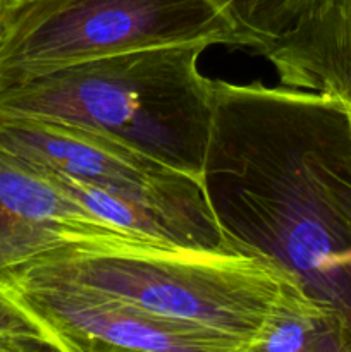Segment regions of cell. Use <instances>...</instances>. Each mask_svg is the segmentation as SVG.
I'll use <instances>...</instances> for the list:
<instances>
[{"mask_svg": "<svg viewBox=\"0 0 351 352\" xmlns=\"http://www.w3.org/2000/svg\"><path fill=\"white\" fill-rule=\"evenodd\" d=\"M203 191L222 248L264 256L351 322V140L346 102L213 79Z\"/></svg>", "mask_w": 351, "mask_h": 352, "instance_id": "1", "label": "cell"}, {"mask_svg": "<svg viewBox=\"0 0 351 352\" xmlns=\"http://www.w3.org/2000/svg\"><path fill=\"white\" fill-rule=\"evenodd\" d=\"M205 43L141 48L0 85V117L57 120L126 141L203 186L213 79Z\"/></svg>", "mask_w": 351, "mask_h": 352, "instance_id": "2", "label": "cell"}, {"mask_svg": "<svg viewBox=\"0 0 351 352\" xmlns=\"http://www.w3.org/2000/svg\"><path fill=\"white\" fill-rule=\"evenodd\" d=\"M7 274L86 285L155 315L226 333L244 352L253 349L282 296L301 285L264 256L178 244L67 250Z\"/></svg>", "mask_w": 351, "mask_h": 352, "instance_id": "3", "label": "cell"}, {"mask_svg": "<svg viewBox=\"0 0 351 352\" xmlns=\"http://www.w3.org/2000/svg\"><path fill=\"white\" fill-rule=\"evenodd\" d=\"M234 45L209 0H9L0 28V85L62 65L167 45Z\"/></svg>", "mask_w": 351, "mask_h": 352, "instance_id": "4", "label": "cell"}, {"mask_svg": "<svg viewBox=\"0 0 351 352\" xmlns=\"http://www.w3.org/2000/svg\"><path fill=\"white\" fill-rule=\"evenodd\" d=\"M0 151L151 210L174 227L184 246L222 248L203 186L119 138L57 120L0 117Z\"/></svg>", "mask_w": 351, "mask_h": 352, "instance_id": "5", "label": "cell"}, {"mask_svg": "<svg viewBox=\"0 0 351 352\" xmlns=\"http://www.w3.org/2000/svg\"><path fill=\"white\" fill-rule=\"evenodd\" d=\"M0 291L43 327L61 352H244L226 333L155 315L86 285L3 274Z\"/></svg>", "mask_w": 351, "mask_h": 352, "instance_id": "6", "label": "cell"}, {"mask_svg": "<svg viewBox=\"0 0 351 352\" xmlns=\"http://www.w3.org/2000/svg\"><path fill=\"white\" fill-rule=\"evenodd\" d=\"M136 246L176 244L153 243L98 219L47 174L0 151V275L61 251Z\"/></svg>", "mask_w": 351, "mask_h": 352, "instance_id": "7", "label": "cell"}, {"mask_svg": "<svg viewBox=\"0 0 351 352\" xmlns=\"http://www.w3.org/2000/svg\"><path fill=\"white\" fill-rule=\"evenodd\" d=\"M258 54L281 86L351 103V0H305L291 26Z\"/></svg>", "mask_w": 351, "mask_h": 352, "instance_id": "8", "label": "cell"}, {"mask_svg": "<svg viewBox=\"0 0 351 352\" xmlns=\"http://www.w3.org/2000/svg\"><path fill=\"white\" fill-rule=\"evenodd\" d=\"M351 351V322L329 302L292 285L272 309L251 352Z\"/></svg>", "mask_w": 351, "mask_h": 352, "instance_id": "9", "label": "cell"}, {"mask_svg": "<svg viewBox=\"0 0 351 352\" xmlns=\"http://www.w3.org/2000/svg\"><path fill=\"white\" fill-rule=\"evenodd\" d=\"M38 170H41V168H38ZM41 172L47 174L54 182H57L64 191H67L72 198L78 199L88 212H92L98 219L105 220V222L112 223V226L119 227L126 232L134 234V236L153 241V243L184 246L174 227L151 210L129 201V199L123 198L116 192L88 184V182L78 181V179H72L69 175L50 170Z\"/></svg>", "mask_w": 351, "mask_h": 352, "instance_id": "10", "label": "cell"}, {"mask_svg": "<svg viewBox=\"0 0 351 352\" xmlns=\"http://www.w3.org/2000/svg\"><path fill=\"white\" fill-rule=\"evenodd\" d=\"M233 26L240 47L260 52L292 24L305 0H209Z\"/></svg>", "mask_w": 351, "mask_h": 352, "instance_id": "11", "label": "cell"}, {"mask_svg": "<svg viewBox=\"0 0 351 352\" xmlns=\"http://www.w3.org/2000/svg\"><path fill=\"white\" fill-rule=\"evenodd\" d=\"M36 351H57V347L23 306L0 291V352Z\"/></svg>", "mask_w": 351, "mask_h": 352, "instance_id": "12", "label": "cell"}, {"mask_svg": "<svg viewBox=\"0 0 351 352\" xmlns=\"http://www.w3.org/2000/svg\"><path fill=\"white\" fill-rule=\"evenodd\" d=\"M337 261H339V265L343 268H348V270H351V250L341 253L339 258H337Z\"/></svg>", "mask_w": 351, "mask_h": 352, "instance_id": "13", "label": "cell"}, {"mask_svg": "<svg viewBox=\"0 0 351 352\" xmlns=\"http://www.w3.org/2000/svg\"><path fill=\"white\" fill-rule=\"evenodd\" d=\"M7 6H9V0H0V28H2V23H3V16H6Z\"/></svg>", "mask_w": 351, "mask_h": 352, "instance_id": "14", "label": "cell"}, {"mask_svg": "<svg viewBox=\"0 0 351 352\" xmlns=\"http://www.w3.org/2000/svg\"><path fill=\"white\" fill-rule=\"evenodd\" d=\"M346 120H348V131H350V140H351V103L346 102Z\"/></svg>", "mask_w": 351, "mask_h": 352, "instance_id": "15", "label": "cell"}]
</instances>
